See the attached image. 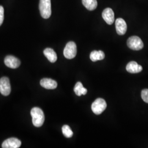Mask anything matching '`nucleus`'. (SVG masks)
<instances>
[{"instance_id": "1", "label": "nucleus", "mask_w": 148, "mask_h": 148, "mask_svg": "<svg viewBox=\"0 0 148 148\" xmlns=\"http://www.w3.org/2000/svg\"><path fill=\"white\" fill-rule=\"evenodd\" d=\"M32 121L34 126H42L45 122V115L42 109L38 107L33 108L31 110Z\"/></svg>"}, {"instance_id": "2", "label": "nucleus", "mask_w": 148, "mask_h": 148, "mask_svg": "<svg viewBox=\"0 0 148 148\" xmlns=\"http://www.w3.org/2000/svg\"><path fill=\"white\" fill-rule=\"evenodd\" d=\"M39 9L41 15L43 18H49L51 16L52 13L51 0H40Z\"/></svg>"}, {"instance_id": "3", "label": "nucleus", "mask_w": 148, "mask_h": 148, "mask_svg": "<svg viewBox=\"0 0 148 148\" xmlns=\"http://www.w3.org/2000/svg\"><path fill=\"white\" fill-rule=\"evenodd\" d=\"M106 101L102 98H97L92 104V110L96 115H100L106 108Z\"/></svg>"}, {"instance_id": "4", "label": "nucleus", "mask_w": 148, "mask_h": 148, "mask_svg": "<svg viewBox=\"0 0 148 148\" xmlns=\"http://www.w3.org/2000/svg\"><path fill=\"white\" fill-rule=\"evenodd\" d=\"M128 47L134 51H139L143 48L144 44L142 40L137 36H133L127 40Z\"/></svg>"}, {"instance_id": "5", "label": "nucleus", "mask_w": 148, "mask_h": 148, "mask_svg": "<svg viewBox=\"0 0 148 148\" xmlns=\"http://www.w3.org/2000/svg\"><path fill=\"white\" fill-rule=\"evenodd\" d=\"M63 53L66 58L71 59L75 58L77 53V47L75 43L73 41L68 43L64 49Z\"/></svg>"}, {"instance_id": "6", "label": "nucleus", "mask_w": 148, "mask_h": 148, "mask_svg": "<svg viewBox=\"0 0 148 148\" xmlns=\"http://www.w3.org/2000/svg\"><path fill=\"white\" fill-rule=\"evenodd\" d=\"M11 87L10 79L7 77L0 79V92L2 95L7 96L11 93Z\"/></svg>"}, {"instance_id": "7", "label": "nucleus", "mask_w": 148, "mask_h": 148, "mask_svg": "<svg viewBox=\"0 0 148 148\" xmlns=\"http://www.w3.org/2000/svg\"><path fill=\"white\" fill-rule=\"evenodd\" d=\"M21 142L16 138H10L5 140L2 144L3 148H18L21 146Z\"/></svg>"}, {"instance_id": "8", "label": "nucleus", "mask_w": 148, "mask_h": 148, "mask_svg": "<svg viewBox=\"0 0 148 148\" xmlns=\"http://www.w3.org/2000/svg\"><path fill=\"white\" fill-rule=\"evenodd\" d=\"M5 65L12 69H16L21 65V61L13 56H8L5 59Z\"/></svg>"}, {"instance_id": "9", "label": "nucleus", "mask_w": 148, "mask_h": 148, "mask_svg": "<svg viewBox=\"0 0 148 148\" xmlns=\"http://www.w3.org/2000/svg\"><path fill=\"white\" fill-rule=\"evenodd\" d=\"M117 33L119 35H123L127 31V26L126 21L122 18H118L115 21Z\"/></svg>"}, {"instance_id": "10", "label": "nucleus", "mask_w": 148, "mask_h": 148, "mask_svg": "<svg viewBox=\"0 0 148 148\" xmlns=\"http://www.w3.org/2000/svg\"><path fill=\"white\" fill-rule=\"evenodd\" d=\"M102 16L106 23L109 25L112 24L114 22V13L110 8H106L103 11L102 13Z\"/></svg>"}, {"instance_id": "11", "label": "nucleus", "mask_w": 148, "mask_h": 148, "mask_svg": "<svg viewBox=\"0 0 148 148\" xmlns=\"http://www.w3.org/2000/svg\"><path fill=\"white\" fill-rule=\"evenodd\" d=\"M40 85L41 86L48 90H54L57 87V82L54 80L51 79L45 78L41 80L40 81Z\"/></svg>"}, {"instance_id": "12", "label": "nucleus", "mask_w": 148, "mask_h": 148, "mask_svg": "<svg viewBox=\"0 0 148 148\" xmlns=\"http://www.w3.org/2000/svg\"><path fill=\"white\" fill-rule=\"evenodd\" d=\"M143 70V68L141 65H139L136 62H130L126 66V70L128 73L132 74H136L141 72Z\"/></svg>"}, {"instance_id": "13", "label": "nucleus", "mask_w": 148, "mask_h": 148, "mask_svg": "<svg viewBox=\"0 0 148 148\" xmlns=\"http://www.w3.org/2000/svg\"><path fill=\"white\" fill-rule=\"evenodd\" d=\"M43 54L46 57L48 60L51 63H54L57 60V54L52 48H46L43 51Z\"/></svg>"}, {"instance_id": "14", "label": "nucleus", "mask_w": 148, "mask_h": 148, "mask_svg": "<svg viewBox=\"0 0 148 148\" xmlns=\"http://www.w3.org/2000/svg\"><path fill=\"white\" fill-rule=\"evenodd\" d=\"M105 58V54L101 51H93L90 54V59L92 62L101 60Z\"/></svg>"}, {"instance_id": "15", "label": "nucleus", "mask_w": 148, "mask_h": 148, "mask_svg": "<svg viewBox=\"0 0 148 148\" xmlns=\"http://www.w3.org/2000/svg\"><path fill=\"white\" fill-rule=\"evenodd\" d=\"M82 4L89 11H93L97 7V0H82Z\"/></svg>"}, {"instance_id": "16", "label": "nucleus", "mask_w": 148, "mask_h": 148, "mask_svg": "<svg viewBox=\"0 0 148 148\" xmlns=\"http://www.w3.org/2000/svg\"><path fill=\"white\" fill-rule=\"evenodd\" d=\"M74 90L75 94L78 96L86 95L87 93V90L84 87L83 85L80 82H78L76 83V84L75 86Z\"/></svg>"}, {"instance_id": "17", "label": "nucleus", "mask_w": 148, "mask_h": 148, "mask_svg": "<svg viewBox=\"0 0 148 148\" xmlns=\"http://www.w3.org/2000/svg\"><path fill=\"white\" fill-rule=\"evenodd\" d=\"M62 132L66 138H71L73 136V132L68 125H64L62 127Z\"/></svg>"}, {"instance_id": "18", "label": "nucleus", "mask_w": 148, "mask_h": 148, "mask_svg": "<svg viewBox=\"0 0 148 148\" xmlns=\"http://www.w3.org/2000/svg\"><path fill=\"white\" fill-rule=\"evenodd\" d=\"M141 96L144 101L148 103V89H144L142 90Z\"/></svg>"}, {"instance_id": "19", "label": "nucleus", "mask_w": 148, "mask_h": 148, "mask_svg": "<svg viewBox=\"0 0 148 148\" xmlns=\"http://www.w3.org/2000/svg\"><path fill=\"white\" fill-rule=\"evenodd\" d=\"M4 20V8L2 5H0V26L2 24Z\"/></svg>"}]
</instances>
